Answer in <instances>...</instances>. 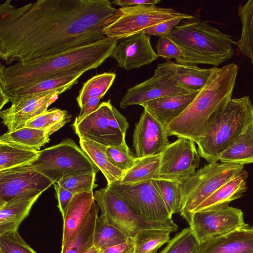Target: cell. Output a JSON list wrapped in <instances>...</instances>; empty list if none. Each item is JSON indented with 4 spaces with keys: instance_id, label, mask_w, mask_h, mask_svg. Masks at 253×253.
<instances>
[{
    "instance_id": "6da1fadb",
    "label": "cell",
    "mask_w": 253,
    "mask_h": 253,
    "mask_svg": "<svg viewBox=\"0 0 253 253\" xmlns=\"http://www.w3.org/2000/svg\"><path fill=\"white\" fill-rule=\"evenodd\" d=\"M108 0H38L0 4V58L25 63L106 37L104 22L117 11Z\"/></svg>"
},
{
    "instance_id": "7a4b0ae2",
    "label": "cell",
    "mask_w": 253,
    "mask_h": 253,
    "mask_svg": "<svg viewBox=\"0 0 253 253\" xmlns=\"http://www.w3.org/2000/svg\"><path fill=\"white\" fill-rule=\"evenodd\" d=\"M118 40L106 37L25 63L0 66V88L4 92L68 72H85L102 64L113 53Z\"/></svg>"
},
{
    "instance_id": "3957f363",
    "label": "cell",
    "mask_w": 253,
    "mask_h": 253,
    "mask_svg": "<svg viewBox=\"0 0 253 253\" xmlns=\"http://www.w3.org/2000/svg\"><path fill=\"white\" fill-rule=\"evenodd\" d=\"M238 72L235 63L215 67L189 105L166 126L168 136L187 138L196 143L200 141L211 123L232 99Z\"/></svg>"
},
{
    "instance_id": "277c9868",
    "label": "cell",
    "mask_w": 253,
    "mask_h": 253,
    "mask_svg": "<svg viewBox=\"0 0 253 253\" xmlns=\"http://www.w3.org/2000/svg\"><path fill=\"white\" fill-rule=\"evenodd\" d=\"M168 36L183 53L179 64L216 67L228 61L234 53L232 44L235 42L231 36L199 16L182 20Z\"/></svg>"
},
{
    "instance_id": "5b68a950",
    "label": "cell",
    "mask_w": 253,
    "mask_h": 253,
    "mask_svg": "<svg viewBox=\"0 0 253 253\" xmlns=\"http://www.w3.org/2000/svg\"><path fill=\"white\" fill-rule=\"evenodd\" d=\"M253 121V105L250 97L232 98L197 143L199 155L209 163L217 162L220 155Z\"/></svg>"
},
{
    "instance_id": "8992f818",
    "label": "cell",
    "mask_w": 253,
    "mask_h": 253,
    "mask_svg": "<svg viewBox=\"0 0 253 253\" xmlns=\"http://www.w3.org/2000/svg\"><path fill=\"white\" fill-rule=\"evenodd\" d=\"M31 165L53 184L67 175L93 172L99 169L72 139L39 151Z\"/></svg>"
},
{
    "instance_id": "52a82bcc",
    "label": "cell",
    "mask_w": 253,
    "mask_h": 253,
    "mask_svg": "<svg viewBox=\"0 0 253 253\" xmlns=\"http://www.w3.org/2000/svg\"><path fill=\"white\" fill-rule=\"evenodd\" d=\"M194 16L171 8L141 5L120 7L103 24L102 32L107 37L121 40L143 32L160 23L176 18L191 19Z\"/></svg>"
},
{
    "instance_id": "ba28073f",
    "label": "cell",
    "mask_w": 253,
    "mask_h": 253,
    "mask_svg": "<svg viewBox=\"0 0 253 253\" xmlns=\"http://www.w3.org/2000/svg\"><path fill=\"white\" fill-rule=\"evenodd\" d=\"M244 165L212 162L181 183V215L189 223L194 210L220 186L240 173Z\"/></svg>"
},
{
    "instance_id": "9c48e42d",
    "label": "cell",
    "mask_w": 253,
    "mask_h": 253,
    "mask_svg": "<svg viewBox=\"0 0 253 253\" xmlns=\"http://www.w3.org/2000/svg\"><path fill=\"white\" fill-rule=\"evenodd\" d=\"M94 197L101 211L100 215L108 223L129 238H133L138 232L145 229H164L172 232L178 229V226L172 219L154 221L139 215L107 186L95 191Z\"/></svg>"
},
{
    "instance_id": "30bf717a",
    "label": "cell",
    "mask_w": 253,
    "mask_h": 253,
    "mask_svg": "<svg viewBox=\"0 0 253 253\" xmlns=\"http://www.w3.org/2000/svg\"><path fill=\"white\" fill-rule=\"evenodd\" d=\"M72 126L79 138L86 137L109 146H119L126 141L129 124L109 100L101 103L94 112Z\"/></svg>"
},
{
    "instance_id": "8fae6325",
    "label": "cell",
    "mask_w": 253,
    "mask_h": 253,
    "mask_svg": "<svg viewBox=\"0 0 253 253\" xmlns=\"http://www.w3.org/2000/svg\"><path fill=\"white\" fill-rule=\"evenodd\" d=\"M152 179L131 184H123L118 181L107 186L145 219L154 221L171 219Z\"/></svg>"
},
{
    "instance_id": "7c38bea8",
    "label": "cell",
    "mask_w": 253,
    "mask_h": 253,
    "mask_svg": "<svg viewBox=\"0 0 253 253\" xmlns=\"http://www.w3.org/2000/svg\"><path fill=\"white\" fill-rule=\"evenodd\" d=\"M195 143L184 137L170 143L161 153L157 178L182 182L193 175L200 164Z\"/></svg>"
},
{
    "instance_id": "4fadbf2b",
    "label": "cell",
    "mask_w": 253,
    "mask_h": 253,
    "mask_svg": "<svg viewBox=\"0 0 253 253\" xmlns=\"http://www.w3.org/2000/svg\"><path fill=\"white\" fill-rule=\"evenodd\" d=\"M189 224L200 243L246 224L242 211L229 205L194 211Z\"/></svg>"
},
{
    "instance_id": "5bb4252c",
    "label": "cell",
    "mask_w": 253,
    "mask_h": 253,
    "mask_svg": "<svg viewBox=\"0 0 253 253\" xmlns=\"http://www.w3.org/2000/svg\"><path fill=\"white\" fill-rule=\"evenodd\" d=\"M53 183L31 165L0 171V204L40 196Z\"/></svg>"
},
{
    "instance_id": "9a60e30c",
    "label": "cell",
    "mask_w": 253,
    "mask_h": 253,
    "mask_svg": "<svg viewBox=\"0 0 253 253\" xmlns=\"http://www.w3.org/2000/svg\"><path fill=\"white\" fill-rule=\"evenodd\" d=\"M190 92L168 72L157 66L152 77L127 89L120 102V107L126 109L165 96Z\"/></svg>"
},
{
    "instance_id": "2e32d148",
    "label": "cell",
    "mask_w": 253,
    "mask_h": 253,
    "mask_svg": "<svg viewBox=\"0 0 253 253\" xmlns=\"http://www.w3.org/2000/svg\"><path fill=\"white\" fill-rule=\"evenodd\" d=\"M67 90V88H63L13 101L8 108L0 111L1 122L8 131L23 128L28 121L47 110L48 107L57 99L58 96Z\"/></svg>"
},
{
    "instance_id": "e0dca14e",
    "label": "cell",
    "mask_w": 253,
    "mask_h": 253,
    "mask_svg": "<svg viewBox=\"0 0 253 253\" xmlns=\"http://www.w3.org/2000/svg\"><path fill=\"white\" fill-rule=\"evenodd\" d=\"M132 136L136 158L160 154L170 143L166 127L144 109L135 123Z\"/></svg>"
},
{
    "instance_id": "ac0fdd59",
    "label": "cell",
    "mask_w": 253,
    "mask_h": 253,
    "mask_svg": "<svg viewBox=\"0 0 253 253\" xmlns=\"http://www.w3.org/2000/svg\"><path fill=\"white\" fill-rule=\"evenodd\" d=\"M127 71L150 64L159 57L152 46L150 36L143 32L121 39L110 57Z\"/></svg>"
},
{
    "instance_id": "d6986e66",
    "label": "cell",
    "mask_w": 253,
    "mask_h": 253,
    "mask_svg": "<svg viewBox=\"0 0 253 253\" xmlns=\"http://www.w3.org/2000/svg\"><path fill=\"white\" fill-rule=\"evenodd\" d=\"M198 253H253V226L246 224L201 243Z\"/></svg>"
},
{
    "instance_id": "ffe728a7",
    "label": "cell",
    "mask_w": 253,
    "mask_h": 253,
    "mask_svg": "<svg viewBox=\"0 0 253 253\" xmlns=\"http://www.w3.org/2000/svg\"><path fill=\"white\" fill-rule=\"evenodd\" d=\"M95 202L93 191L74 195L62 217L61 246L74 240Z\"/></svg>"
},
{
    "instance_id": "44dd1931",
    "label": "cell",
    "mask_w": 253,
    "mask_h": 253,
    "mask_svg": "<svg viewBox=\"0 0 253 253\" xmlns=\"http://www.w3.org/2000/svg\"><path fill=\"white\" fill-rule=\"evenodd\" d=\"M198 92L196 91L167 96L141 106L166 127L186 109Z\"/></svg>"
},
{
    "instance_id": "7402d4cb",
    "label": "cell",
    "mask_w": 253,
    "mask_h": 253,
    "mask_svg": "<svg viewBox=\"0 0 253 253\" xmlns=\"http://www.w3.org/2000/svg\"><path fill=\"white\" fill-rule=\"evenodd\" d=\"M84 72H68L45 79L35 83L5 92L12 102L16 100L38 94H42L63 88L70 89L77 84Z\"/></svg>"
},
{
    "instance_id": "603a6c76",
    "label": "cell",
    "mask_w": 253,
    "mask_h": 253,
    "mask_svg": "<svg viewBox=\"0 0 253 253\" xmlns=\"http://www.w3.org/2000/svg\"><path fill=\"white\" fill-rule=\"evenodd\" d=\"M189 91H199L206 84L215 67L201 68L196 65H184L167 61L157 65Z\"/></svg>"
},
{
    "instance_id": "cb8c5ba5",
    "label": "cell",
    "mask_w": 253,
    "mask_h": 253,
    "mask_svg": "<svg viewBox=\"0 0 253 253\" xmlns=\"http://www.w3.org/2000/svg\"><path fill=\"white\" fill-rule=\"evenodd\" d=\"M39 197L19 198L0 204V235L18 230Z\"/></svg>"
},
{
    "instance_id": "d4e9b609",
    "label": "cell",
    "mask_w": 253,
    "mask_h": 253,
    "mask_svg": "<svg viewBox=\"0 0 253 253\" xmlns=\"http://www.w3.org/2000/svg\"><path fill=\"white\" fill-rule=\"evenodd\" d=\"M248 176V173L243 169L240 173L217 189L193 212L229 205L231 201L240 198L247 190L246 179Z\"/></svg>"
},
{
    "instance_id": "484cf974",
    "label": "cell",
    "mask_w": 253,
    "mask_h": 253,
    "mask_svg": "<svg viewBox=\"0 0 253 253\" xmlns=\"http://www.w3.org/2000/svg\"><path fill=\"white\" fill-rule=\"evenodd\" d=\"M79 143L81 148L102 172L107 185L120 181L125 171L111 162L106 153V146L84 137L79 138Z\"/></svg>"
},
{
    "instance_id": "4316f807",
    "label": "cell",
    "mask_w": 253,
    "mask_h": 253,
    "mask_svg": "<svg viewBox=\"0 0 253 253\" xmlns=\"http://www.w3.org/2000/svg\"><path fill=\"white\" fill-rule=\"evenodd\" d=\"M218 161L243 165L253 163V121L220 155Z\"/></svg>"
},
{
    "instance_id": "83f0119b",
    "label": "cell",
    "mask_w": 253,
    "mask_h": 253,
    "mask_svg": "<svg viewBox=\"0 0 253 253\" xmlns=\"http://www.w3.org/2000/svg\"><path fill=\"white\" fill-rule=\"evenodd\" d=\"M50 135L48 130L24 127L3 134L0 137V142L40 151L49 142Z\"/></svg>"
},
{
    "instance_id": "f1b7e54d",
    "label": "cell",
    "mask_w": 253,
    "mask_h": 253,
    "mask_svg": "<svg viewBox=\"0 0 253 253\" xmlns=\"http://www.w3.org/2000/svg\"><path fill=\"white\" fill-rule=\"evenodd\" d=\"M98 208L95 202L75 238L70 243L61 246L60 253H85L94 247V232Z\"/></svg>"
},
{
    "instance_id": "f546056e",
    "label": "cell",
    "mask_w": 253,
    "mask_h": 253,
    "mask_svg": "<svg viewBox=\"0 0 253 253\" xmlns=\"http://www.w3.org/2000/svg\"><path fill=\"white\" fill-rule=\"evenodd\" d=\"M161 154L136 158L133 166L124 172L119 183L131 184L157 178Z\"/></svg>"
},
{
    "instance_id": "4dcf8cb0",
    "label": "cell",
    "mask_w": 253,
    "mask_h": 253,
    "mask_svg": "<svg viewBox=\"0 0 253 253\" xmlns=\"http://www.w3.org/2000/svg\"><path fill=\"white\" fill-rule=\"evenodd\" d=\"M238 14L242 23V32L240 39L235 44L253 64V0L239 5Z\"/></svg>"
},
{
    "instance_id": "1f68e13d",
    "label": "cell",
    "mask_w": 253,
    "mask_h": 253,
    "mask_svg": "<svg viewBox=\"0 0 253 253\" xmlns=\"http://www.w3.org/2000/svg\"><path fill=\"white\" fill-rule=\"evenodd\" d=\"M39 151L0 142V171L31 164Z\"/></svg>"
},
{
    "instance_id": "d6a6232c",
    "label": "cell",
    "mask_w": 253,
    "mask_h": 253,
    "mask_svg": "<svg viewBox=\"0 0 253 253\" xmlns=\"http://www.w3.org/2000/svg\"><path fill=\"white\" fill-rule=\"evenodd\" d=\"M116 75L114 73H103L93 76L83 85L77 101L80 108L92 97L102 98L113 84Z\"/></svg>"
},
{
    "instance_id": "836d02e7",
    "label": "cell",
    "mask_w": 253,
    "mask_h": 253,
    "mask_svg": "<svg viewBox=\"0 0 253 253\" xmlns=\"http://www.w3.org/2000/svg\"><path fill=\"white\" fill-rule=\"evenodd\" d=\"M130 238L109 224L101 215L97 217L94 232V247L100 252L127 241Z\"/></svg>"
},
{
    "instance_id": "e575fe53",
    "label": "cell",
    "mask_w": 253,
    "mask_h": 253,
    "mask_svg": "<svg viewBox=\"0 0 253 253\" xmlns=\"http://www.w3.org/2000/svg\"><path fill=\"white\" fill-rule=\"evenodd\" d=\"M169 230L149 229L141 230L133 238L134 253H151L169 241Z\"/></svg>"
},
{
    "instance_id": "d590c367",
    "label": "cell",
    "mask_w": 253,
    "mask_h": 253,
    "mask_svg": "<svg viewBox=\"0 0 253 253\" xmlns=\"http://www.w3.org/2000/svg\"><path fill=\"white\" fill-rule=\"evenodd\" d=\"M71 118L67 111L52 108L28 121L24 127L48 130L51 134L69 122Z\"/></svg>"
},
{
    "instance_id": "8d00e7d4",
    "label": "cell",
    "mask_w": 253,
    "mask_h": 253,
    "mask_svg": "<svg viewBox=\"0 0 253 253\" xmlns=\"http://www.w3.org/2000/svg\"><path fill=\"white\" fill-rule=\"evenodd\" d=\"M171 216L182 208L181 182L161 178L152 179Z\"/></svg>"
},
{
    "instance_id": "74e56055",
    "label": "cell",
    "mask_w": 253,
    "mask_h": 253,
    "mask_svg": "<svg viewBox=\"0 0 253 253\" xmlns=\"http://www.w3.org/2000/svg\"><path fill=\"white\" fill-rule=\"evenodd\" d=\"M200 243L190 226L182 230L160 253H198Z\"/></svg>"
},
{
    "instance_id": "f35d334b",
    "label": "cell",
    "mask_w": 253,
    "mask_h": 253,
    "mask_svg": "<svg viewBox=\"0 0 253 253\" xmlns=\"http://www.w3.org/2000/svg\"><path fill=\"white\" fill-rule=\"evenodd\" d=\"M96 174L90 172L71 174L62 177L57 183L74 195L92 191L97 186L95 183Z\"/></svg>"
},
{
    "instance_id": "ab89813d",
    "label": "cell",
    "mask_w": 253,
    "mask_h": 253,
    "mask_svg": "<svg viewBox=\"0 0 253 253\" xmlns=\"http://www.w3.org/2000/svg\"><path fill=\"white\" fill-rule=\"evenodd\" d=\"M106 153L113 165L125 172L133 166L136 159L126 141L119 146H107Z\"/></svg>"
},
{
    "instance_id": "60d3db41",
    "label": "cell",
    "mask_w": 253,
    "mask_h": 253,
    "mask_svg": "<svg viewBox=\"0 0 253 253\" xmlns=\"http://www.w3.org/2000/svg\"><path fill=\"white\" fill-rule=\"evenodd\" d=\"M0 253H37L20 235L18 230L0 235Z\"/></svg>"
},
{
    "instance_id": "b9f144b4",
    "label": "cell",
    "mask_w": 253,
    "mask_h": 253,
    "mask_svg": "<svg viewBox=\"0 0 253 253\" xmlns=\"http://www.w3.org/2000/svg\"><path fill=\"white\" fill-rule=\"evenodd\" d=\"M156 50L158 57H162L168 61L174 58L175 62L177 63L183 57L181 49L168 36L159 38L156 44Z\"/></svg>"
},
{
    "instance_id": "7bdbcfd3",
    "label": "cell",
    "mask_w": 253,
    "mask_h": 253,
    "mask_svg": "<svg viewBox=\"0 0 253 253\" xmlns=\"http://www.w3.org/2000/svg\"><path fill=\"white\" fill-rule=\"evenodd\" d=\"M182 20L183 19L181 18H176L165 21L144 30L143 33L160 37L168 36Z\"/></svg>"
},
{
    "instance_id": "ee69618b",
    "label": "cell",
    "mask_w": 253,
    "mask_h": 253,
    "mask_svg": "<svg viewBox=\"0 0 253 253\" xmlns=\"http://www.w3.org/2000/svg\"><path fill=\"white\" fill-rule=\"evenodd\" d=\"M53 185L55 188L56 197L58 201L57 207L63 217L74 194L68 190L61 186L57 183H55Z\"/></svg>"
},
{
    "instance_id": "f6af8a7d",
    "label": "cell",
    "mask_w": 253,
    "mask_h": 253,
    "mask_svg": "<svg viewBox=\"0 0 253 253\" xmlns=\"http://www.w3.org/2000/svg\"><path fill=\"white\" fill-rule=\"evenodd\" d=\"M101 98L92 97L90 98L87 102L80 108L79 115L76 118L73 123H77L87 116L94 112L99 105Z\"/></svg>"
},
{
    "instance_id": "bcb514c9",
    "label": "cell",
    "mask_w": 253,
    "mask_h": 253,
    "mask_svg": "<svg viewBox=\"0 0 253 253\" xmlns=\"http://www.w3.org/2000/svg\"><path fill=\"white\" fill-rule=\"evenodd\" d=\"M134 248L133 238H130L126 242L117 245L109 247L101 252L102 253H128Z\"/></svg>"
},
{
    "instance_id": "7dc6e473",
    "label": "cell",
    "mask_w": 253,
    "mask_h": 253,
    "mask_svg": "<svg viewBox=\"0 0 253 253\" xmlns=\"http://www.w3.org/2000/svg\"><path fill=\"white\" fill-rule=\"evenodd\" d=\"M161 2V0H114L112 4L121 7L141 5H156Z\"/></svg>"
},
{
    "instance_id": "c3c4849f",
    "label": "cell",
    "mask_w": 253,
    "mask_h": 253,
    "mask_svg": "<svg viewBox=\"0 0 253 253\" xmlns=\"http://www.w3.org/2000/svg\"><path fill=\"white\" fill-rule=\"evenodd\" d=\"M8 102H10L9 97L0 88V109H1Z\"/></svg>"
},
{
    "instance_id": "681fc988",
    "label": "cell",
    "mask_w": 253,
    "mask_h": 253,
    "mask_svg": "<svg viewBox=\"0 0 253 253\" xmlns=\"http://www.w3.org/2000/svg\"><path fill=\"white\" fill-rule=\"evenodd\" d=\"M100 251L98 250H97L95 247H93L85 253H98Z\"/></svg>"
},
{
    "instance_id": "f907efd6",
    "label": "cell",
    "mask_w": 253,
    "mask_h": 253,
    "mask_svg": "<svg viewBox=\"0 0 253 253\" xmlns=\"http://www.w3.org/2000/svg\"><path fill=\"white\" fill-rule=\"evenodd\" d=\"M128 253H134V250H132L131 251L129 252Z\"/></svg>"
},
{
    "instance_id": "816d5d0a",
    "label": "cell",
    "mask_w": 253,
    "mask_h": 253,
    "mask_svg": "<svg viewBox=\"0 0 253 253\" xmlns=\"http://www.w3.org/2000/svg\"><path fill=\"white\" fill-rule=\"evenodd\" d=\"M157 251H154V252H152L151 253H156Z\"/></svg>"
},
{
    "instance_id": "f5cc1de1",
    "label": "cell",
    "mask_w": 253,
    "mask_h": 253,
    "mask_svg": "<svg viewBox=\"0 0 253 253\" xmlns=\"http://www.w3.org/2000/svg\"><path fill=\"white\" fill-rule=\"evenodd\" d=\"M98 253H102L101 252H99Z\"/></svg>"
}]
</instances>
